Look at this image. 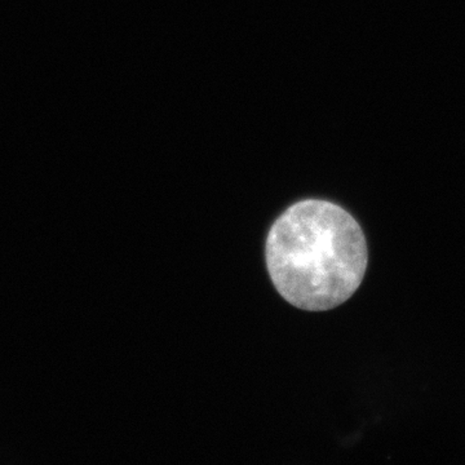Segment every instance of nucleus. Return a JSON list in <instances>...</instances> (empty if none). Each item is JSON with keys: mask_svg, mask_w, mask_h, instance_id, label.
Segmentation results:
<instances>
[{"mask_svg": "<svg viewBox=\"0 0 465 465\" xmlns=\"http://www.w3.org/2000/svg\"><path fill=\"white\" fill-rule=\"evenodd\" d=\"M275 290L302 311H330L351 298L365 277L369 251L362 228L344 208L304 200L275 220L266 238Z\"/></svg>", "mask_w": 465, "mask_h": 465, "instance_id": "f257e3e1", "label": "nucleus"}]
</instances>
